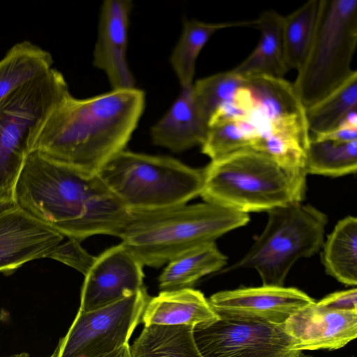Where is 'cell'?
<instances>
[{
	"instance_id": "cell-29",
	"label": "cell",
	"mask_w": 357,
	"mask_h": 357,
	"mask_svg": "<svg viewBox=\"0 0 357 357\" xmlns=\"http://www.w3.org/2000/svg\"><path fill=\"white\" fill-rule=\"evenodd\" d=\"M326 309L339 311H357V289H350L331 294L317 302Z\"/></svg>"
},
{
	"instance_id": "cell-3",
	"label": "cell",
	"mask_w": 357,
	"mask_h": 357,
	"mask_svg": "<svg viewBox=\"0 0 357 357\" xmlns=\"http://www.w3.org/2000/svg\"><path fill=\"white\" fill-rule=\"evenodd\" d=\"M248 214L206 202L130 211L119 238L144 265L160 267L198 246L245 225Z\"/></svg>"
},
{
	"instance_id": "cell-21",
	"label": "cell",
	"mask_w": 357,
	"mask_h": 357,
	"mask_svg": "<svg viewBox=\"0 0 357 357\" xmlns=\"http://www.w3.org/2000/svg\"><path fill=\"white\" fill-rule=\"evenodd\" d=\"M51 54L30 41L13 45L0 61V102L52 68Z\"/></svg>"
},
{
	"instance_id": "cell-30",
	"label": "cell",
	"mask_w": 357,
	"mask_h": 357,
	"mask_svg": "<svg viewBox=\"0 0 357 357\" xmlns=\"http://www.w3.org/2000/svg\"><path fill=\"white\" fill-rule=\"evenodd\" d=\"M310 139L326 140L337 143L357 141V130L337 127L327 132L311 136Z\"/></svg>"
},
{
	"instance_id": "cell-6",
	"label": "cell",
	"mask_w": 357,
	"mask_h": 357,
	"mask_svg": "<svg viewBox=\"0 0 357 357\" xmlns=\"http://www.w3.org/2000/svg\"><path fill=\"white\" fill-rule=\"evenodd\" d=\"M357 0H319L313 38L292 84L305 109L344 83L356 70Z\"/></svg>"
},
{
	"instance_id": "cell-17",
	"label": "cell",
	"mask_w": 357,
	"mask_h": 357,
	"mask_svg": "<svg viewBox=\"0 0 357 357\" xmlns=\"http://www.w3.org/2000/svg\"><path fill=\"white\" fill-rule=\"evenodd\" d=\"M219 317L204 294L192 288L161 291L149 297L142 317L144 326H201L213 323Z\"/></svg>"
},
{
	"instance_id": "cell-33",
	"label": "cell",
	"mask_w": 357,
	"mask_h": 357,
	"mask_svg": "<svg viewBox=\"0 0 357 357\" xmlns=\"http://www.w3.org/2000/svg\"><path fill=\"white\" fill-rule=\"evenodd\" d=\"M10 357H29V355L27 353L23 352V353L15 354ZM50 357H52V356H51Z\"/></svg>"
},
{
	"instance_id": "cell-1",
	"label": "cell",
	"mask_w": 357,
	"mask_h": 357,
	"mask_svg": "<svg viewBox=\"0 0 357 357\" xmlns=\"http://www.w3.org/2000/svg\"><path fill=\"white\" fill-rule=\"evenodd\" d=\"M14 204L65 237L79 241L97 234L119 237L130 213L98 174L37 151L25 160Z\"/></svg>"
},
{
	"instance_id": "cell-14",
	"label": "cell",
	"mask_w": 357,
	"mask_h": 357,
	"mask_svg": "<svg viewBox=\"0 0 357 357\" xmlns=\"http://www.w3.org/2000/svg\"><path fill=\"white\" fill-rule=\"evenodd\" d=\"M130 0H105L100 10L93 65L103 71L112 90L135 88L127 60Z\"/></svg>"
},
{
	"instance_id": "cell-32",
	"label": "cell",
	"mask_w": 357,
	"mask_h": 357,
	"mask_svg": "<svg viewBox=\"0 0 357 357\" xmlns=\"http://www.w3.org/2000/svg\"><path fill=\"white\" fill-rule=\"evenodd\" d=\"M108 357H131L130 344L124 346Z\"/></svg>"
},
{
	"instance_id": "cell-23",
	"label": "cell",
	"mask_w": 357,
	"mask_h": 357,
	"mask_svg": "<svg viewBox=\"0 0 357 357\" xmlns=\"http://www.w3.org/2000/svg\"><path fill=\"white\" fill-rule=\"evenodd\" d=\"M190 326H144L130 346L131 357H202Z\"/></svg>"
},
{
	"instance_id": "cell-18",
	"label": "cell",
	"mask_w": 357,
	"mask_h": 357,
	"mask_svg": "<svg viewBox=\"0 0 357 357\" xmlns=\"http://www.w3.org/2000/svg\"><path fill=\"white\" fill-rule=\"evenodd\" d=\"M283 17L275 10H268L255 19V27L260 31L259 42L253 51L231 69L234 73L243 77L266 75L284 78L289 69L283 47Z\"/></svg>"
},
{
	"instance_id": "cell-25",
	"label": "cell",
	"mask_w": 357,
	"mask_h": 357,
	"mask_svg": "<svg viewBox=\"0 0 357 357\" xmlns=\"http://www.w3.org/2000/svg\"><path fill=\"white\" fill-rule=\"evenodd\" d=\"M319 0H310L283 17L282 40L286 65L298 70L312 42Z\"/></svg>"
},
{
	"instance_id": "cell-20",
	"label": "cell",
	"mask_w": 357,
	"mask_h": 357,
	"mask_svg": "<svg viewBox=\"0 0 357 357\" xmlns=\"http://www.w3.org/2000/svg\"><path fill=\"white\" fill-rule=\"evenodd\" d=\"M227 257L215 243L193 248L167 263L158 281L162 291H174L192 288L206 275L221 269Z\"/></svg>"
},
{
	"instance_id": "cell-11",
	"label": "cell",
	"mask_w": 357,
	"mask_h": 357,
	"mask_svg": "<svg viewBox=\"0 0 357 357\" xmlns=\"http://www.w3.org/2000/svg\"><path fill=\"white\" fill-rule=\"evenodd\" d=\"M208 301L219 318L282 324L314 301L296 288L262 285L219 291Z\"/></svg>"
},
{
	"instance_id": "cell-19",
	"label": "cell",
	"mask_w": 357,
	"mask_h": 357,
	"mask_svg": "<svg viewBox=\"0 0 357 357\" xmlns=\"http://www.w3.org/2000/svg\"><path fill=\"white\" fill-rule=\"evenodd\" d=\"M255 20L226 22H206L195 19L185 20L181 34L169 59L181 88H187L193 84L197 58L215 33L227 28L255 27Z\"/></svg>"
},
{
	"instance_id": "cell-24",
	"label": "cell",
	"mask_w": 357,
	"mask_h": 357,
	"mask_svg": "<svg viewBox=\"0 0 357 357\" xmlns=\"http://www.w3.org/2000/svg\"><path fill=\"white\" fill-rule=\"evenodd\" d=\"M306 174L342 176L357 170V141L337 143L310 139L305 153Z\"/></svg>"
},
{
	"instance_id": "cell-15",
	"label": "cell",
	"mask_w": 357,
	"mask_h": 357,
	"mask_svg": "<svg viewBox=\"0 0 357 357\" xmlns=\"http://www.w3.org/2000/svg\"><path fill=\"white\" fill-rule=\"evenodd\" d=\"M283 326L295 351L335 350L356 339L357 311L329 310L314 301L294 313Z\"/></svg>"
},
{
	"instance_id": "cell-34",
	"label": "cell",
	"mask_w": 357,
	"mask_h": 357,
	"mask_svg": "<svg viewBox=\"0 0 357 357\" xmlns=\"http://www.w3.org/2000/svg\"><path fill=\"white\" fill-rule=\"evenodd\" d=\"M294 357H312V356H306V355H304L302 351L299 352L297 355H296Z\"/></svg>"
},
{
	"instance_id": "cell-13",
	"label": "cell",
	"mask_w": 357,
	"mask_h": 357,
	"mask_svg": "<svg viewBox=\"0 0 357 357\" xmlns=\"http://www.w3.org/2000/svg\"><path fill=\"white\" fill-rule=\"evenodd\" d=\"M64 236L13 204L0 210V273L50 258Z\"/></svg>"
},
{
	"instance_id": "cell-9",
	"label": "cell",
	"mask_w": 357,
	"mask_h": 357,
	"mask_svg": "<svg viewBox=\"0 0 357 357\" xmlns=\"http://www.w3.org/2000/svg\"><path fill=\"white\" fill-rule=\"evenodd\" d=\"M149 297L144 287L107 306L78 310L52 357H108L129 344Z\"/></svg>"
},
{
	"instance_id": "cell-28",
	"label": "cell",
	"mask_w": 357,
	"mask_h": 357,
	"mask_svg": "<svg viewBox=\"0 0 357 357\" xmlns=\"http://www.w3.org/2000/svg\"><path fill=\"white\" fill-rule=\"evenodd\" d=\"M79 241L68 238L61 243L51 255V259L59 261L81 272L84 275L93 263L96 257L88 253L80 244Z\"/></svg>"
},
{
	"instance_id": "cell-7",
	"label": "cell",
	"mask_w": 357,
	"mask_h": 357,
	"mask_svg": "<svg viewBox=\"0 0 357 357\" xmlns=\"http://www.w3.org/2000/svg\"><path fill=\"white\" fill-rule=\"evenodd\" d=\"M69 92L62 73L52 68L0 102V210L14 204L15 185L33 142Z\"/></svg>"
},
{
	"instance_id": "cell-22",
	"label": "cell",
	"mask_w": 357,
	"mask_h": 357,
	"mask_svg": "<svg viewBox=\"0 0 357 357\" xmlns=\"http://www.w3.org/2000/svg\"><path fill=\"white\" fill-rule=\"evenodd\" d=\"M323 264L326 273L349 286L357 284V219L340 220L323 244Z\"/></svg>"
},
{
	"instance_id": "cell-26",
	"label": "cell",
	"mask_w": 357,
	"mask_h": 357,
	"mask_svg": "<svg viewBox=\"0 0 357 357\" xmlns=\"http://www.w3.org/2000/svg\"><path fill=\"white\" fill-rule=\"evenodd\" d=\"M354 109H357V72L321 100L305 109L310 137L335 129Z\"/></svg>"
},
{
	"instance_id": "cell-31",
	"label": "cell",
	"mask_w": 357,
	"mask_h": 357,
	"mask_svg": "<svg viewBox=\"0 0 357 357\" xmlns=\"http://www.w3.org/2000/svg\"><path fill=\"white\" fill-rule=\"evenodd\" d=\"M337 127L357 130V109L349 112L342 118Z\"/></svg>"
},
{
	"instance_id": "cell-16",
	"label": "cell",
	"mask_w": 357,
	"mask_h": 357,
	"mask_svg": "<svg viewBox=\"0 0 357 357\" xmlns=\"http://www.w3.org/2000/svg\"><path fill=\"white\" fill-rule=\"evenodd\" d=\"M192 86L181 89L169 109L151 127V137L155 145L181 152L204 142L208 123L195 104Z\"/></svg>"
},
{
	"instance_id": "cell-27",
	"label": "cell",
	"mask_w": 357,
	"mask_h": 357,
	"mask_svg": "<svg viewBox=\"0 0 357 357\" xmlns=\"http://www.w3.org/2000/svg\"><path fill=\"white\" fill-rule=\"evenodd\" d=\"M245 82V78L232 70L199 79L192 86L195 104L208 122L216 109L231 100Z\"/></svg>"
},
{
	"instance_id": "cell-4",
	"label": "cell",
	"mask_w": 357,
	"mask_h": 357,
	"mask_svg": "<svg viewBox=\"0 0 357 357\" xmlns=\"http://www.w3.org/2000/svg\"><path fill=\"white\" fill-rule=\"evenodd\" d=\"M204 172V202L246 214L301 202L305 194V173L285 169L252 149L211 161Z\"/></svg>"
},
{
	"instance_id": "cell-10",
	"label": "cell",
	"mask_w": 357,
	"mask_h": 357,
	"mask_svg": "<svg viewBox=\"0 0 357 357\" xmlns=\"http://www.w3.org/2000/svg\"><path fill=\"white\" fill-rule=\"evenodd\" d=\"M202 357H294V342L283 324L219 318L193 328Z\"/></svg>"
},
{
	"instance_id": "cell-2",
	"label": "cell",
	"mask_w": 357,
	"mask_h": 357,
	"mask_svg": "<svg viewBox=\"0 0 357 357\" xmlns=\"http://www.w3.org/2000/svg\"><path fill=\"white\" fill-rule=\"evenodd\" d=\"M144 105L145 94L135 87L84 99L69 92L45 120L31 151L84 172L98 174L125 149Z\"/></svg>"
},
{
	"instance_id": "cell-8",
	"label": "cell",
	"mask_w": 357,
	"mask_h": 357,
	"mask_svg": "<svg viewBox=\"0 0 357 357\" xmlns=\"http://www.w3.org/2000/svg\"><path fill=\"white\" fill-rule=\"evenodd\" d=\"M267 224L232 268H253L262 285L284 286L300 259L314 255L324 244L327 216L311 205L294 202L272 209Z\"/></svg>"
},
{
	"instance_id": "cell-5",
	"label": "cell",
	"mask_w": 357,
	"mask_h": 357,
	"mask_svg": "<svg viewBox=\"0 0 357 357\" xmlns=\"http://www.w3.org/2000/svg\"><path fill=\"white\" fill-rule=\"evenodd\" d=\"M98 176L130 211H149L186 204L200 195L204 168H193L167 156L126 149L113 156Z\"/></svg>"
},
{
	"instance_id": "cell-12",
	"label": "cell",
	"mask_w": 357,
	"mask_h": 357,
	"mask_svg": "<svg viewBox=\"0 0 357 357\" xmlns=\"http://www.w3.org/2000/svg\"><path fill=\"white\" fill-rule=\"evenodd\" d=\"M143 266L122 243L105 250L84 275L79 310L107 306L144 288Z\"/></svg>"
}]
</instances>
